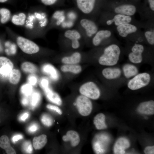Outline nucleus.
<instances>
[{"label": "nucleus", "mask_w": 154, "mask_h": 154, "mask_svg": "<svg viewBox=\"0 0 154 154\" xmlns=\"http://www.w3.org/2000/svg\"><path fill=\"white\" fill-rule=\"evenodd\" d=\"M48 99L53 103L60 106L62 104V101L58 94L52 91L49 88L43 90Z\"/></svg>", "instance_id": "obj_24"}, {"label": "nucleus", "mask_w": 154, "mask_h": 154, "mask_svg": "<svg viewBox=\"0 0 154 154\" xmlns=\"http://www.w3.org/2000/svg\"><path fill=\"white\" fill-rule=\"evenodd\" d=\"M49 84L48 80L45 78H42L40 82V86L43 90L49 87Z\"/></svg>", "instance_id": "obj_37"}, {"label": "nucleus", "mask_w": 154, "mask_h": 154, "mask_svg": "<svg viewBox=\"0 0 154 154\" xmlns=\"http://www.w3.org/2000/svg\"><path fill=\"white\" fill-rule=\"evenodd\" d=\"M80 23L85 30L86 35L89 37L93 36L98 31L97 26L91 20L86 18L82 19L80 20Z\"/></svg>", "instance_id": "obj_9"}, {"label": "nucleus", "mask_w": 154, "mask_h": 154, "mask_svg": "<svg viewBox=\"0 0 154 154\" xmlns=\"http://www.w3.org/2000/svg\"><path fill=\"white\" fill-rule=\"evenodd\" d=\"M152 79V75L149 72H139L128 80L127 86L131 90H137L150 84Z\"/></svg>", "instance_id": "obj_2"}, {"label": "nucleus", "mask_w": 154, "mask_h": 154, "mask_svg": "<svg viewBox=\"0 0 154 154\" xmlns=\"http://www.w3.org/2000/svg\"><path fill=\"white\" fill-rule=\"evenodd\" d=\"M130 143L127 139L124 137L119 138L115 143L114 148V154L125 153V149L130 146Z\"/></svg>", "instance_id": "obj_17"}, {"label": "nucleus", "mask_w": 154, "mask_h": 154, "mask_svg": "<svg viewBox=\"0 0 154 154\" xmlns=\"http://www.w3.org/2000/svg\"><path fill=\"white\" fill-rule=\"evenodd\" d=\"M18 46L21 50L28 54H33L38 52L40 50L38 46L34 42L21 36L17 38Z\"/></svg>", "instance_id": "obj_5"}, {"label": "nucleus", "mask_w": 154, "mask_h": 154, "mask_svg": "<svg viewBox=\"0 0 154 154\" xmlns=\"http://www.w3.org/2000/svg\"><path fill=\"white\" fill-rule=\"evenodd\" d=\"M144 51V46L139 44L135 43L128 54V58L129 62L137 65L141 64L144 61L143 53Z\"/></svg>", "instance_id": "obj_6"}, {"label": "nucleus", "mask_w": 154, "mask_h": 154, "mask_svg": "<svg viewBox=\"0 0 154 154\" xmlns=\"http://www.w3.org/2000/svg\"><path fill=\"white\" fill-rule=\"evenodd\" d=\"M47 142V136L44 134H42L38 137H35L33 139V146L36 150L42 148Z\"/></svg>", "instance_id": "obj_25"}, {"label": "nucleus", "mask_w": 154, "mask_h": 154, "mask_svg": "<svg viewBox=\"0 0 154 154\" xmlns=\"http://www.w3.org/2000/svg\"><path fill=\"white\" fill-rule=\"evenodd\" d=\"M150 9L154 11V0H148Z\"/></svg>", "instance_id": "obj_44"}, {"label": "nucleus", "mask_w": 154, "mask_h": 154, "mask_svg": "<svg viewBox=\"0 0 154 154\" xmlns=\"http://www.w3.org/2000/svg\"><path fill=\"white\" fill-rule=\"evenodd\" d=\"M82 55L78 52H75L71 55L63 57L61 59V62L63 64H78L81 61Z\"/></svg>", "instance_id": "obj_19"}, {"label": "nucleus", "mask_w": 154, "mask_h": 154, "mask_svg": "<svg viewBox=\"0 0 154 154\" xmlns=\"http://www.w3.org/2000/svg\"><path fill=\"white\" fill-rule=\"evenodd\" d=\"M76 105L80 114L82 116H88L92 109V104L90 99L82 95L77 97Z\"/></svg>", "instance_id": "obj_7"}, {"label": "nucleus", "mask_w": 154, "mask_h": 154, "mask_svg": "<svg viewBox=\"0 0 154 154\" xmlns=\"http://www.w3.org/2000/svg\"><path fill=\"white\" fill-rule=\"evenodd\" d=\"M21 68L24 72L31 74L35 73L37 70V67L34 64L28 62L23 63L21 65Z\"/></svg>", "instance_id": "obj_29"}, {"label": "nucleus", "mask_w": 154, "mask_h": 154, "mask_svg": "<svg viewBox=\"0 0 154 154\" xmlns=\"http://www.w3.org/2000/svg\"><path fill=\"white\" fill-rule=\"evenodd\" d=\"M0 14L1 15V22L4 24L7 22L11 17V12L8 9L2 8L0 9Z\"/></svg>", "instance_id": "obj_31"}, {"label": "nucleus", "mask_w": 154, "mask_h": 154, "mask_svg": "<svg viewBox=\"0 0 154 154\" xmlns=\"http://www.w3.org/2000/svg\"><path fill=\"white\" fill-rule=\"evenodd\" d=\"M41 121L44 125L49 127L51 126L53 123V119L52 117L49 115L44 114L41 117Z\"/></svg>", "instance_id": "obj_32"}, {"label": "nucleus", "mask_w": 154, "mask_h": 154, "mask_svg": "<svg viewBox=\"0 0 154 154\" xmlns=\"http://www.w3.org/2000/svg\"><path fill=\"white\" fill-rule=\"evenodd\" d=\"M42 2L46 5H51L55 3L58 0H41Z\"/></svg>", "instance_id": "obj_41"}, {"label": "nucleus", "mask_w": 154, "mask_h": 154, "mask_svg": "<svg viewBox=\"0 0 154 154\" xmlns=\"http://www.w3.org/2000/svg\"><path fill=\"white\" fill-rule=\"evenodd\" d=\"M101 74L103 77L110 83L119 81L124 78L121 68L117 66L105 67L102 70Z\"/></svg>", "instance_id": "obj_4"}, {"label": "nucleus", "mask_w": 154, "mask_h": 154, "mask_svg": "<svg viewBox=\"0 0 154 154\" xmlns=\"http://www.w3.org/2000/svg\"><path fill=\"white\" fill-rule=\"evenodd\" d=\"M100 135L96 137L93 143V149L96 154H103L105 152L110 140L107 135Z\"/></svg>", "instance_id": "obj_8"}, {"label": "nucleus", "mask_w": 154, "mask_h": 154, "mask_svg": "<svg viewBox=\"0 0 154 154\" xmlns=\"http://www.w3.org/2000/svg\"><path fill=\"white\" fill-rule=\"evenodd\" d=\"M40 99V95L37 92H35L32 95L31 98V104L33 107L38 104Z\"/></svg>", "instance_id": "obj_35"}, {"label": "nucleus", "mask_w": 154, "mask_h": 154, "mask_svg": "<svg viewBox=\"0 0 154 154\" xmlns=\"http://www.w3.org/2000/svg\"><path fill=\"white\" fill-rule=\"evenodd\" d=\"M60 70L64 73H70L74 74H78L82 72V66L78 64H63L60 67Z\"/></svg>", "instance_id": "obj_21"}, {"label": "nucleus", "mask_w": 154, "mask_h": 154, "mask_svg": "<svg viewBox=\"0 0 154 154\" xmlns=\"http://www.w3.org/2000/svg\"><path fill=\"white\" fill-rule=\"evenodd\" d=\"M115 12L117 14L131 16L135 14L136 8L133 5L126 4L120 5L114 9Z\"/></svg>", "instance_id": "obj_15"}, {"label": "nucleus", "mask_w": 154, "mask_h": 154, "mask_svg": "<svg viewBox=\"0 0 154 154\" xmlns=\"http://www.w3.org/2000/svg\"><path fill=\"white\" fill-rule=\"evenodd\" d=\"M140 113L147 115H153L154 113V101L150 100L140 103L137 108Z\"/></svg>", "instance_id": "obj_18"}, {"label": "nucleus", "mask_w": 154, "mask_h": 154, "mask_svg": "<svg viewBox=\"0 0 154 154\" xmlns=\"http://www.w3.org/2000/svg\"><path fill=\"white\" fill-rule=\"evenodd\" d=\"M9 76L10 83L12 84L15 85L19 82L21 77V73L19 70L13 69Z\"/></svg>", "instance_id": "obj_28"}, {"label": "nucleus", "mask_w": 154, "mask_h": 154, "mask_svg": "<svg viewBox=\"0 0 154 154\" xmlns=\"http://www.w3.org/2000/svg\"><path fill=\"white\" fill-rule=\"evenodd\" d=\"M111 35V32L109 30H102L98 31L92 39V44L94 46H98L104 39L109 38Z\"/></svg>", "instance_id": "obj_16"}, {"label": "nucleus", "mask_w": 154, "mask_h": 154, "mask_svg": "<svg viewBox=\"0 0 154 154\" xmlns=\"http://www.w3.org/2000/svg\"><path fill=\"white\" fill-rule=\"evenodd\" d=\"M105 116L102 113L99 114L94 117V123L97 129H104L107 128L105 123Z\"/></svg>", "instance_id": "obj_26"}, {"label": "nucleus", "mask_w": 154, "mask_h": 154, "mask_svg": "<svg viewBox=\"0 0 154 154\" xmlns=\"http://www.w3.org/2000/svg\"><path fill=\"white\" fill-rule=\"evenodd\" d=\"M131 20V16L117 14L112 19L107 21L106 23L108 25H109L114 23L116 25L118 26L122 24L130 23Z\"/></svg>", "instance_id": "obj_20"}, {"label": "nucleus", "mask_w": 154, "mask_h": 154, "mask_svg": "<svg viewBox=\"0 0 154 154\" xmlns=\"http://www.w3.org/2000/svg\"><path fill=\"white\" fill-rule=\"evenodd\" d=\"M121 52V49L117 44L109 45L104 48L103 53L98 57V63L105 67L116 66L119 61Z\"/></svg>", "instance_id": "obj_1"}, {"label": "nucleus", "mask_w": 154, "mask_h": 154, "mask_svg": "<svg viewBox=\"0 0 154 154\" xmlns=\"http://www.w3.org/2000/svg\"><path fill=\"white\" fill-rule=\"evenodd\" d=\"M98 84L95 81L89 80L82 84L79 89L81 95L90 99L96 100L100 97L101 92Z\"/></svg>", "instance_id": "obj_3"}, {"label": "nucleus", "mask_w": 154, "mask_h": 154, "mask_svg": "<svg viewBox=\"0 0 154 154\" xmlns=\"http://www.w3.org/2000/svg\"><path fill=\"white\" fill-rule=\"evenodd\" d=\"M63 141H70L72 146L77 145L80 142V138L78 133L76 131L70 130L68 131L66 135L62 137Z\"/></svg>", "instance_id": "obj_22"}, {"label": "nucleus", "mask_w": 154, "mask_h": 154, "mask_svg": "<svg viewBox=\"0 0 154 154\" xmlns=\"http://www.w3.org/2000/svg\"><path fill=\"white\" fill-rule=\"evenodd\" d=\"M28 102V100L26 97L23 98L22 100V103L23 105L25 106L27 105Z\"/></svg>", "instance_id": "obj_46"}, {"label": "nucleus", "mask_w": 154, "mask_h": 154, "mask_svg": "<svg viewBox=\"0 0 154 154\" xmlns=\"http://www.w3.org/2000/svg\"><path fill=\"white\" fill-rule=\"evenodd\" d=\"M0 147L5 150L7 154H16L15 150L11 146L8 137L6 135H3L0 137Z\"/></svg>", "instance_id": "obj_23"}, {"label": "nucleus", "mask_w": 154, "mask_h": 154, "mask_svg": "<svg viewBox=\"0 0 154 154\" xmlns=\"http://www.w3.org/2000/svg\"><path fill=\"white\" fill-rule=\"evenodd\" d=\"M28 81L29 84L31 85H34L36 84L37 80L36 77L32 75L28 77Z\"/></svg>", "instance_id": "obj_39"}, {"label": "nucleus", "mask_w": 154, "mask_h": 154, "mask_svg": "<svg viewBox=\"0 0 154 154\" xmlns=\"http://www.w3.org/2000/svg\"><path fill=\"white\" fill-rule=\"evenodd\" d=\"M116 29L120 36L125 37L128 35L135 32L137 30V28L135 26L128 23L117 26Z\"/></svg>", "instance_id": "obj_14"}, {"label": "nucleus", "mask_w": 154, "mask_h": 154, "mask_svg": "<svg viewBox=\"0 0 154 154\" xmlns=\"http://www.w3.org/2000/svg\"><path fill=\"white\" fill-rule=\"evenodd\" d=\"M21 91L26 96L29 95L32 91V85L29 83L23 85L21 88Z\"/></svg>", "instance_id": "obj_34"}, {"label": "nucleus", "mask_w": 154, "mask_h": 154, "mask_svg": "<svg viewBox=\"0 0 154 154\" xmlns=\"http://www.w3.org/2000/svg\"><path fill=\"white\" fill-rule=\"evenodd\" d=\"M96 0H76V5L78 9L83 13L88 14L94 9Z\"/></svg>", "instance_id": "obj_12"}, {"label": "nucleus", "mask_w": 154, "mask_h": 154, "mask_svg": "<svg viewBox=\"0 0 154 154\" xmlns=\"http://www.w3.org/2000/svg\"><path fill=\"white\" fill-rule=\"evenodd\" d=\"M8 0H0V3H3L7 1Z\"/></svg>", "instance_id": "obj_47"}, {"label": "nucleus", "mask_w": 154, "mask_h": 154, "mask_svg": "<svg viewBox=\"0 0 154 154\" xmlns=\"http://www.w3.org/2000/svg\"><path fill=\"white\" fill-rule=\"evenodd\" d=\"M38 129V126L36 124H34L31 125L29 127V130L31 132H34Z\"/></svg>", "instance_id": "obj_42"}, {"label": "nucleus", "mask_w": 154, "mask_h": 154, "mask_svg": "<svg viewBox=\"0 0 154 154\" xmlns=\"http://www.w3.org/2000/svg\"><path fill=\"white\" fill-rule=\"evenodd\" d=\"M43 71L48 74L54 80H57L58 78V73L56 68L50 64H46L42 68Z\"/></svg>", "instance_id": "obj_27"}, {"label": "nucleus", "mask_w": 154, "mask_h": 154, "mask_svg": "<svg viewBox=\"0 0 154 154\" xmlns=\"http://www.w3.org/2000/svg\"><path fill=\"white\" fill-rule=\"evenodd\" d=\"M23 149L25 151L28 153H31L33 151V147L30 142L27 141L23 144Z\"/></svg>", "instance_id": "obj_36"}, {"label": "nucleus", "mask_w": 154, "mask_h": 154, "mask_svg": "<svg viewBox=\"0 0 154 154\" xmlns=\"http://www.w3.org/2000/svg\"><path fill=\"white\" fill-rule=\"evenodd\" d=\"M23 138V136L21 135H17L14 136L12 138V141L14 143H15L18 140Z\"/></svg>", "instance_id": "obj_43"}, {"label": "nucleus", "mask_w": 154, "mask_h": 154, "mask_svg": "<svg viewBox=\"0 0 154 154\" xmlns=\"http://www.w3.org/2000/svg\"><path fill=\"white\" fill-rule=\"evenodd\" d=\"M46 107L48 109L53 110L56 111L59 114L61 115L62 112L60 109L57 106L50 104H48L46 106Z\"/></svg>", "instance_id": "obj_38"}, {"label": "nucleus", "mask_w": 154, "mask_h": 154, "mask_svg": "<svg viewBox=\"0 0 154 154\" xmlns=\"http://www.w3.org/2000/svg\"><path fill=\"white\" fill-rule=\"evenodd\" d=\"M121 69L124 78L129 80L139 73L137 65L131 63H127L122 66Z\"/></svg>", "instance_id": "obj_11"}, {"label": "nucleus", "mask_w": 154, "mask_h": 154, "mask_svg": "<svg viewBox=\"0 0 154 154\" xmlns=\"http://www.w3.org/2000/svg\"><path fill=\"white\" fill-rule=\"evenodd\" d=\"M26 18L25 15L23 13L18 15H15L12 17L11 21L14 24L17 25H23L25 23Z\"/></svg>", "instance_id": "obj_30"}, {"label": "nucleus", "mask_w": 154, "mask_h": 154, "mask_svg": "<svg viewBox=\"0 0 154 154\" xmlns=\"http://www.w3.org/2000/svg\"><path fill=\"white\" fill-rule=\"evenodd\" d=\"M28 116L29 114L27 113H25L21 116V119L22 121H24L28 118Z\"/></svg>", "instance_id": "obj_45"}, {"label": "nucleus", "mask_w": 154, "mask_h": 154, "mask_svg": "<svg viewBox=\"0 0 154 154\" xmlns=\"http://www.w3.org/2000/svg\"><path fill=\"white\" fill-rule=\"evenodd\" d=\"M144 152L146 154H153L154 153V146H149L146 147L145 149Z\"/></svg>", "instance_id": "obj_40"}, {"label": "nucleus", "mask_w": 154, "mask_h": 154, "mask_svg": "<svg viewBox=\"0 0 154 154\" xmlns=\"http://www.w3.org/2000/svg\"><path fill=\"white\" fill-rule=\"evenodd\" d=\"M13 67V62L9 59L0 56V75L5 77L9 76Z\"/></svg>", "instance_id": "obj_13"}, {"label": "nucleus", "mask_w": 154, "mask_h": 154, "mask_svg": "<svg viewBox=\"0 0 154 154\" xmlns=\"http://www.w3.org/2000/svg\"><path fill=\"white\" fill-rule=\"evenodd\" d=\"M64 37L71 41V46L74 49L78 48L80 46L79 40L81 37L79 32L75 29H68L64 33Z\"/></svg>", "instance_id": "obj_10"}, {"label": "nucleus", "mask_w": 154, "mask_h": 154, "mask_svg": "<svg viewBox=\"0 0 154 154\" xmlns=\"http://www.w3.org/2000/svg\"><path fill=\"white\" fill-rule=\"evenodd\" d=\"M145 36L148 43L153 45L154 44V31H149L145 33Z\"/></svg>", "instance_id": "obj_33"}]
</instances>
